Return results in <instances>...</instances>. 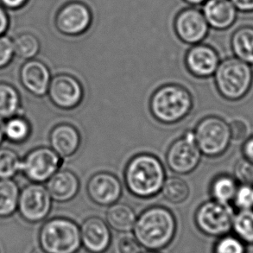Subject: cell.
I'll use <instances>...</instances> for the list:
<instances>
[{"label": "cell", "mask_w": 253, "mask_h": 253, "mask_svg": "<svg viewBox=\"0 0 253 253\" xmlns=\"http://www.w3.org/2000/svg\"><path fill=\"white\" fill-rule=\"evenodd\" d=\"M39 242L47 253H77L82 247L81 229L71 219L54 218L42 226Z\"/></svg>", "instance_id": "5"}, {"label": "cell", "mask_w": 253, "mask_h": 253, "mask_svg": "<svg viewBox=\"0 0 253 253\" xmlns=\"http://www.w3.org/2000/svg\"><path fill=\"white\" fill-rule=\"evenodd\" d=\"M22 160L9 148H0V179H12L21 172Z\"/></svg>", "instance_id": "29"}, {"label": "cell", "mask_w": 253, "mask_h": 253, "mask_svg": "<svg viewBox=\"0 0 253 253\" xmlns=\"http://www.w3.org/2000/svg\"><path fill=\"white\" fill-rule=\"evenodd\" d=\"M240 183L233 175L221 174L214 177L210 186V194L215 202L230 205L233 203Z\"/></svg>", "instance_id": "23"}, {"label": "cell", "mask_w": 253, "mask_h": 253, "mask_svg": "<svg viewBox=\"0 0 253 253\" xmlns=\"http://www.w3.org/2000/svg\"><path fill=\"white\" fill-rule=\"evenodd\" d=\"M81 229L82 245L90 253H104L111 244L108 224L99 217H90L83 222Z\"/></svg>", "instance_id": "16"}, {"label": "cell", "mask_w": 253, "mask_h": 253, "mask_svg": "<svg viewBox=\"0 0 253 253\" xmlns=\"http://www.w3.org/2000/svg\"><path fill=\"white\" fill-rule=\"evenodd\" d=\"M31 127L26 119L23 117H11L4 122L3 133L4 137L11 143H23L27 140L31 134Z\"/></svg>", "instance_id": "28"}, {"label": "cell", "mask_w": 253, "mask_h": 253, "mask_svg": "<svg viewBox=\"0 0 253 253\" xmlns=\"http://www.w3.org/2000/svg\"><path fill=\"white\" fill-rule=\"evenodd\" d=\"M49 141L53 151L63 158H69L79 150L81 134L76 127L69 124H61L51 130Z\"/></svg>", "instance_id": "20"}, {"label": "cell", "mask_w": 253, "mask_h": 253, "mask_svg": "<svg viewBox=\"0 0 253 253\" xmlns=\"http://www.w3.org/2000/svg\"><path fill=\"white\" fill-rule=\"evenodd\" d=\"M232 230L246 245L253 246V209L240 210L234 213Z\"/></svg>", "instance_id": "26"}, {"label": "cell", "mask_w": 253, "mask_h": 253, "mask_svg": "<svg viewBox=\"0 0 253 253\" xmlns=\"http://www.w3.org/2000/svg\"><path fill=\"white\" fill-rule=\"evenodd\" d=\"M46 188L53 201L63 203L71 201L79 193L80 181L72 171L59 169L47 181Z\"/></svg>", "instance_id": "19"}, {"label": "cell", "mask_w": 253, "mask_h": 253, "mask_svg": "<svg viewBox=\"0 0 253 253\" xmlns=\"http://www.w3.org/2000/svg\"><path fill=\"white\" fill-rule=\"evenodd\" d=\"M231 48L234 56L253 65V27L245 25L237 29L231 38Z\"/></svg>", "instance_id": "22"}, {"label": "cell", "mask_w": 253, "mask_h": 253, "mask_svg": "<svg viewBox=\"0 0 253 253\" xmlns=\"http://www.w3.org/2000/svg\"><path fill=\"white\" fill-rule=\"evenodd\" d=\"M20 81L28 92L33 95L42 97L48 93L51 74L43 62L30 60L21 68Z\"/></svg>", "instance_id": "17"}, {"label": "cell", "mask_w": 253, "mask_h": 253, "mask_svg": "<svg viewBox=\"0 0 253 253\" xmlns=\"http://www.w3.org/2000/svg\"><path fill=\"white\" fill-rule=\"evenodd\" d=\"M202 153L195 139L194 131H188L169 148L166 161L175 174L191 173L198 166Z\"/></svg>", "instance_id": "10"}, {"label": "cell", "mask_w": 253, "mask_h": 253, "mask_svg": "<svg viewBox=\"0 0 253 253\" xmlns=\"http://www.w3.org/2000/svg\"><path fill=\"white\" fill-rule=\"evenodd\" d=\"M194 135L200 151L209 158L224 154L232 142L229 124L217 116L206 117L201 120Z\"/></svg>", "instance_id": "6"}, {"label": "cell", "mask_w": 253, "mask_h": 253, "mask_svg": "<svg viewBox=\"0 0 253 253\" xmlns=\"http://www.w3.org/2000/svg\"><path fill=\"white\" fill-rule=\"evenodd\" d=\"M151 111L156 120L164 124H174L190 113L193 99L190 92L180 85L161 86L151 97Z\"/></svg>", "instance_id": "4"}, {"label": "cell", "mask_w": 253, "mask_h": 253, "mask_svg": "<svg viewBox=\"0 0 253 253\" xmlns=\"http://www.w3.org/2000/svg\"><path fill=\"white\" fill-rule=\"evenodd\" d=\"M232 135V141H245L249 137L250 128L247 121L243 120H234L229 124Z\"/></svg>", "instance_id": "34"}, {"label": "cell", "mask_w": 253, "mask_h": 253, "mask_svg": "<svg viewBox=\"0 0 253 253\" xmlns=\"http://www.w3.org/2000/svg\"><path fill=\"white\" fill-rule=\"evenodd\" d=\"M246 244L238 237L226 234L220 237L213 248V253H246Z\"/></svg>", "instance_id": "31"}, {"label": "cell", "mask_w": 253, "mask_h": 253, "mask_svg": "<svg viewBox=\"0 0 253 253\" xmlns=\"http://www.w3.org/2000/svg\"><path fill=\"white\" fill-rule=\"evenodd\" d=\"M157 253V252H156V251H150V252H147V253Z\"/></svg>", "instance_id": "44"}, {"label": "cell", "mask_w": 253, "mask_h": 253, "mask_svg": "<svg viewBox=\"0 0 253 253\" xmlns=\"http://www.w3.org/2000/svg\"><path fill=\"white\" fill-rule=\"evenodd\" d=\"M87 194L97 205H113L122 195V185L116 175L108 172H99L90 178Z\"/></svg>", "instance_id": "14"}, {"label": "cell", "mask_w": 253, "mask_h": 253, "mask_svg": "<svg viewBox=\"0 0 253 253\" xmlns=\"http://www.w3.org/2000/svg\"><path fill=\"white\" fill-rule=\"evenodd\" d=\"M8 26V18L4 10L0 7V37L6 31Z\"/></svg>", "instance_id": "39"}, {"label": "cell", "mask_w": 253, "mask_h": 253, "mask_svg": "<svg viewBox=\"0 0 253 253\" xmlns=\"http://www.w3.org/2000/svg\"><path fill=\"white\" fill-rule=\"evenodd\" d=\"M161 192L168 202L173 204H181L188 198L190 189L184 180L178 176H171L165 180Z\"/></svg>", "instance_id": "27"}, {"label": "cell", "mask_w": 253, "mask_h": 253, "mask_svg": "<svg viewBox=\"0 0 253 253\" xmlns=\"http://www.w3.org/2000/svg\"><path fill=\"white\" fill-rule=\"evenodd\" d=\"M175 34L187 44H198L209 33V25L201 10L185 8L175 17Z\"/></svg>", "instance_id": "12"}, {"label": "cell", "mask_w": 253, "mask_h": 253, "mask_svg": "<svg viewBox=\"0 0 253 253\" xmlns=\"http://www.w3.org/2000/svg\"><path fill=\"white\" fill-rule=\"evenodd\" d=\"M20 190L12 179H0V218L12 215L17 210Z\"/></svg>", "instance_id": "24"}, {"label": "cell", "mask_w": 253, "mask_h": 253, "mask_svg": "<svg viewBox=\"0 0 253 253\" xmlns=\"http://www.w3.org/2000/svg\"><path fill=\"white\" fill-rule=\"evenodd\" d=\"M120 253H141V245L135 237L124 236L118 244Z\"/></svg>", "instance_id": "36"}, {"label": "cell", "mask_w": 253, "mask_h": 253, "mask_svg": "<svg viewBox=\"0 0 253 253\" xmlns=\"http://www.w3.org/2000/svg\"><path fill=\"white\" fill-rule=\"evenodd\" d=\"M234 212L230 205L209 201L200 206L195 213V224L206 235L220 238L233 228Z\"/></svg>", "instance_id": "7"}, {"label": "cell", "mask_w": 253, "mask_h": 253, "mask_svg": "<svg viewBox=\"0 0 253 253\" xmlns=\"http://www.w3.org/2000/svg\"><path fill=\"white\" fill-rule=\"evenodd\" d=\"M136 220V212L126 203L116 202L111 205L106 212L107 224L120 233H128L133 230Z\"/></svg>", "instance_id": "21"}, {"label": "cell", "mask_w": 253, "mask_h": 253, "mask_svg": "<svg viewBox=\"0 0 253 253\" xmlns=\"http://www.w3.org/2000/svg\"><path fill=\"white\" fill-rule=\"evenodd\" d=\"M20 95L13 85L0 83V118L8 120L16 116L20 109Z\"/></svg>", "instance_id": "25"}, {"label": "cell", "mask_w": 253, "mask_h": 253, "mask_svg": "<svg viewBox=\"0 0 253 253\" xmlns=\"http://www.w3.org/2000/svg\"><path fill=\"white\" fill-rule=\"evenodd\" d=\"M233 176L240 184L253 185V163L245 158L237 162L233 169Z\"/></svg>", "instance_id": "33"}, {"label": "cell", "mask_w": 253, "mask_h": 253, "mask_svg": "<svg viewBox=\"0 0 253 253\" xmlns=\"http://www.w3.org/2000/svg\"><path fill=\"white\" fill-rule=\"evenodd\" d=\"M183 1L189 4H201V3H205L207 0H183Z\"/></svg>", "instance_id": "42"}, {"label": "cell", "mask_w": 253, "mask_h": 253, "mask_svg": "<svg viewBox=\"0 0 253 253\" xmlns=\"http://www.w3.org/2000/svg\"><path fill=\"white\" fill-rule=\"evenodd\" d=\"M4 5L10 8H17L22 5L26 0H1Z\"/></svg>", "instance_id": "40"}, {"label": "cell", "mask_w": 253, "mask_h": 253, "mask_svg": "<svg viewBox=\"0 0 253 253\" xmlns=\"http://www.w3.org/2000/svg\"><path fill=\"white\" fill-rule=\"evenodd\" d=\"M14 53L17 57L31 60L37 56L40 50L38 38L31 34L22 35L13 42Z\"/></svg>", "instance_id": "30"}, {"label": "cell", "mask_w": 253, "mask_h": 253, "mask_svg": "<svg viewBox=\"0 0 253 253\" xmlns=\"http://www.w3.org/2000/svg\"><path fill=\"white\" fill-rule=\"evenodd\" d=\"M213 76L219 94L229 101L243 99L253 87L252 66L235 56L219 62Z\"/></svg>", "instance_id": "3"}, {"label": "cell", "mask_w": 253, "mask_h": 253, "mask_svg": "<svg viewBox=\"0 0 253 253\" xmlns=\"http://www.w3.org/2000/svg\"><path fill=\"white\" fill-rule=\"evenodd\" d=\"M48 93L52 103L64 110L77 107L84 96L83 85L76 77L67 74H60L51 79Z\"/></svg>", "instance_id": "11"}, {"label": "cell", "mask_w": 253, "mask_h": 253, "mask_svg": "<svg viewBox=\"0 0 253 253\" xmlns=\"http://www.w3.org/2000/svg\"><path fill=\"white\" fill-rule=\"evenodd\" d=\"M233 204L238 211L253 209V185H239Z\"/></svg>", "instance_id": "32"}, {"label": "cell", "mask_w": 253, "mask_h": 253, "mask_svg": "<svg viewBox=\"0 0 253 253\" xmlns=\"http://www.w3.org/2000/svg\"><path fill=\"white\" fill-rule=\"evenodd\" d=\"M52 201L48 189L42 183L32 182L20 191L17 210L28 222H40L50 212Z\"/></svg>", "instance_id": "9"}, {"label": "cell", "mask_w": 253, "mask_h": 253, "mask_svg": "<svg viewBox=\"0 0 253 253\" xmlns=\"http://www.w3.org/2000/svg\"><path fill=\"white\" fill-rule=\"evenodd\" d=\"M219 56L214 48L206 44H195L188 49L185 63L188 71L199 78L212 76L219 66Z\"/></svg>", "instance_id": "15"}, {"label": "cell", "mask_w": 253, "mask_h": 253, "mask_svg": "<svg viewBox=\"0 0 253 253\" xmlns=\"http://www.w3.org/2000/svg\"><path fill=\"white\" fill-rule=\"evenodd\" d=\"M237 10L241 12H253V0H230Z\"/></svg>", "instance_id": "38"}, {"label": "cell", "mask_w": 253, "mask_h": 253, "mask_svg": "<svg viewBox=\"0 0 253 253\" xmlns=\"http://www.w3.org/2000/svg\"><path fill=\"white\" fill-rule=\"evenodd\" d=\"M202 13L210 27L225 31L235 23L238 10L230 0H207Z\"/></svg>", "instance_id": "18"}, {"label": "cell", "mask_w": 253, "mask_h": 253, "mask_svg": "<svg viewBox=\"0 0 253 253\" xmlns=\"http://www.w3.org/2000/svg\"><path fill=\"white\" fill-rule=\"evenodd\" d=\"M62 164V157L51 148H37L22 160L21 172L31 182L43 183L60 169Z\"/></svg>", "instance_id": "8"}, {"label": "cell", "mask_w": 253, "mask_h": 253, "mask_svg": "<svg viewBox=\"0 0 253 253\" xmlns=\"http://www.w3.org/2000/svg\"><path fill=\"white\" fill-rule=\"evenodd\" d=\"M13 42L6 37H0V69L8 65L13 58Z\"/></svg>", "instance_id": "35"}, {"label": "cell", "mask_w": 253, "mask_h": 253, "mask_svg": "<svg viewBox=\"0 0 253 253\" xmlns=\"http://www.w3.org/2000/svg\"><path fill=\"white\" fill-rule=\"evenodd\" d=\"M134 235L141 247L150 251H158L168 247L176 233L174 214L164 207L146 209L137 218Z\"/></svg>", "instance_id": "1"}, {"label": "cell", "mask_w": 253, "mask_h": 253, "mask_svg": "<svg viewBox=\"0 0 253 253\" xmlns=\"http://www.w3.org/2000/svg\"><path fill=\"white\" fill-rule=\"evenodd\" d=\"M31 253H47L44 250H42V248H35L34 250H32Z\"/></svg>", "instance_id": "43"}, {"label": "cell", "mask_w": 253, "mask_h": 253, "mask_svg": "<svg viewBox=\"0 0 253 253\" xmlns=\"http://www.w3.org/2000/svg\"><path fill=\"white\" fill-rule=\"evenodd\" d=\"M166 180L162 162L154 155H137L130 159L125 171L128 190L139 198H151L161 192Z\"/></svg>", "instance_id": "2"}, {"label": "cell", "mask_w": 253, "mask_h": 253, "mask_svg": "<svg viewBox=\"0 0 253 253\" xmlns=\"http://www.w3.org/2000/svg\"><path fill=\"white\" fill-rule=\"evenodd\" d=\"M92 21V12L88 6L83 2L72 1L59 10L56 25L63 34L75 37L85 33Z\"/></svg>", "instance_id": "13"}, {"label": "cell", "mask_w": 253, "mask_h": 253, "mask_svg": "<svg viewBox=\"0 0 253 253\" xmlns=\"http://www.w3.org/2000/svg\"><path fill=\"white\" fill-rule=\"evenodd\" d=\"M242 158L253 163V136L247 137L244 141L241 148Z\"/></svg>", "instance_id": "37"}, {"label": "cell", "mask_w": 253, "mask_h": 253, "mask_svg": "<svg viewBox=\"0 0 253 253\" xmlns=\"http://www.w3.org/2000/svg\"><path fill=\"white\" fill-rule=\"evenodd\" d=\"M3 126H4V121L0 118V144H2V142H3V139H4Z\"/></svg>", "instance_id": "41"}]
</instances>
